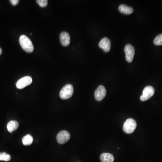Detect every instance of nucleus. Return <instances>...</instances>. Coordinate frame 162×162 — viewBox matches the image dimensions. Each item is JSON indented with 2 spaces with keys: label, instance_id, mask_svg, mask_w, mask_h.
<instances>
[{
  "label": "nucleus",
  "instance_id": "f257e3e1",
  "mask_svg": "<svg viewBox=\"0 0 162 162\" xmlns=\"http://www.w3.org/2000/svg\"><path fill=\"white\" fill-rule=\"evenodd\" d=\"M20 43L22 48L27 52H32L34 50L32 42L26 35H22L20 37Z\"/></svg>",
  "mask_w": 162,
  "mask_h": 162
},
{
  "label": "nucleus",
  "instance_id": "f03ea898",
  "mask_svg": "<svg viewBox=\"0 0 162 162\" xmlns=\"http://www.w3.org/2000/svg\"><path fill=\"white\" fill-rule=\"evenodd\" d=\"M74 93V88L71 84L64 86L60 91L59 96L63 100H66L72 97Z\"/></svg>",
  "mask_w": 162,
  "mask_h": 162
},
{
  "label": "nucleus",
  "instance_id": "7ed1b4c3",
  "mask_svg": "<svg viewBox=\"0 0 162 162\" xmlns=\"http://www.w3.org/2000/svg\"><path fill=\"white\" fill-rule=\"evenodd\" d=\"M137 122L132 118H128L123 124V130L127 134H130L134 132L136 127Z\"/></svg>",
  "mask_w": 162,
  "mask_h": 162
},
{
  "label": "nucleus",
  "instance_id": "20e7f679",
  "mask_svg": "<svg viewBox=\"0 0 162 162\" xmlns=\"http://www.w3.org/2000/svg\"><path fill=\"white\" fill-rule=\"evenodd\" d=\"M154 93V89L153 87L151 86H146L143 91V94L141 96L140 99L141 101H146L152 97Z\"/></svg>",
  "mask_w": 162,
  "mask_h": 162
},
{
  "label": "nucleus",
  "instance_id": "39448f33",
  "mask_svg": "<svg viewBox=\"0 0 162 162\" xmlns=\"http://www.w3.org/2000/svg\"><path fill=\"white\" fill-rule=\"evenodd\" d=\"M124 52L125 53L127 61L129 63L132 62L135 54L134 47L130 44H127L124 47Z\"/></svg>",
  "mask_w": 162,
  "mask_h": 162
},
{
  "label": "nucleus",
  "instance_id": "423d86ee",
  "mask_svg": "<svg viewBox=\"0 0 162 162\" xmlns=\"http://www.w3.org/2000/svg\"><path fill=\"white\" fill-rule=\"evenodd\" d=\"M32 82V78L30 76H25L18 80L16 83V86L18 88L21 89L31 84Z\"/></svg>",
  "mask_w": 162,
  "mask_h": 162
},
{
  "label": "nucleus",
  "instance_id": "0eeeda50",
  "mask_svg": "<svg viewBox=\"0 0 162 162\" xmlns=\"http://www.w3.org/2000/svg\"><path fill=\"white\" fill-rule=\"evenodd\" d=\"M70 135L69 132L66 131H62L58 134L57 136V141L59 143L64 144L69 141Z\"/></svg>",
  "mask_w": 162,
  "mask_h": 162
},
{
  "label": "nucleus",
  "instance_id": "6e6552de",
  "mask_svg": "<svg viewBox=\"0 0 162 162\" xmlns=\"http://www.w3.org/2000/svg\"><path fill=\"white\" fill-rule=\"evenodd\" d=\"M106 94V90L103 85L99 86L95 92V97L97 101H101Z\"/></svg>",
  "mask_w": 162,
  "mask_h": 162
},
{
  "label": "nucleus",
  "instance_id": "1a4fd4ad",
  "mask_svg": "<svg viewBox=\"0 0 162 162\" xmlns=\"http://www.w3.org/2000/svg\"><path fill=\"white\" fill-rule=\"evenodd\" d=\"M99 47L102 49L105 52H108L111 48V42L107 37H104L100 40L99 44Z\"/></svg>",
  "mask_w": 162,
  "mask_h": 162
},
{
  "label": "nucleus",
  "instance_id": "9d476101",
  "mask_svg": "<svg viewBox=\"0 0 162 162\" xmlns=\"http://www.w3.org/2000/svg\"><path fill=\"white\" fill-rule=\"evenodd\" d=\"M60 43L64 47H67L70 44V37L69 34L66 32H63L60 34Z\"/></svg>",
  "mask_w": 162,
  "mask_h": 162
},
{
  "label": "nucleus",
  "instance_id": "9b49d317",
  "mask_svg": "<svg viewBox=\"0 0 162 162\" xmlns=\"http://www.w3.org/2000/svg\"><path fill=\"white\" fill-rule=\"evenodd\" d=\"M118 9L121 13L125 15H130L132 14L133 12V9L132 7L124 4L121 5Z\"/></svg>",
  "mask_w": 162,
  "mask_h": 162
},
{
  "label": "nucleus",
  "instance_id": "f8f14e48",
  "mask_svg": "<svg viewBox=\"0 0 162 162\" xmlns=\"http://www.w3.org/2000/svg\"><path fill=\"white\" fill-rule=\"evenodd\" d=\"M100 159L102 162H114V157L111 154L104 153L100 155Z\"/></svg>",
  "mask_w": 162,
  "mask_h": 162
},
{
  "label": "nucleus",
  "instance_id": "ddd939ff",
  "mask_svg": "<svg viewBox=\"0 0 162 162\" xmlns=\"http://www.w3.org/2000/svg\"><path fill=\"white\" fill-rule=\"evenodd\" d=\"M18 127V123L16 121H11L8 122L7 125V130L10 132H12L17 129Z\"/></svg>",
  "mask_w": 162,
  "mask_h": 162
},
{
  "label": "nucleus",
  "instance_id": "4468645a",
  "mask_svg": "<svg viewBox=\"0 0 162 162\" xmlns=\"http://www.w3.org/2000/svg\"><path fill=\"white\" fill-rule=\"evenodd\" d=\"M33 142V138L32 136L28 134L26 136H24L22 139L23 144L24 146H28L32 144Z\"/></svg>",
  "mask_w": 162,
  "mask_h": 162
},
{
  "label": "nucleus",
  "instance_id": "2eb2a0df",
  "mask_svg": "<svg viewBox=\"0 0 162 162\" xmlns=\"http://www.w3.org/2000/svg\"><path fill=\"white\" fill-rule=\"evenodd\" d=\"M11 159V156L6 153H0V160L1 161H9Z\"/></svg>",
  "mask_w": 162,
  "mask_h": 162
},
{
  "label": "nucleus",
  "instance_id": "dca6fc26",
  "mask_svg": "<svg viewBox=\"0 0 162 162\" xmlns=\"http://www.w3.org/2000/svg\"><path fill=\"white\" fill-rule=\"evenodd\" d=\"M154 43L157 46L162 45V34H159L155 37L154 41Z\"/></svg>",
  "mask_w": 162,
  "mask_h": 162
},
{
  "label": "nucleus",
  "instance_id": "f3484780",
  "mask_svg": "<svg viewBox=\"0 0 162 162\" xmlns=\"http://www.w3.org/2000/svg\"><path fill=\"white\" fill-rule=\"evenodd\" d=\"M36 1L41 7H46L47 5V0H37Z\"/></svg>",
  "mask_w": 162,
  "mask_h": 162
},
{
  "label": "nucleus",
  "instance_id": "a211bd4d",
  "mask_svg": "<svg viewBox=\"0 0 162 162\" xmlns=\"http://www.w3.org/2000/svg\"><path fill=\"white\" fill-rule=\"evenodd\" d=\"M10 1L12 5H13V6H16L18 4L20 1L19 0H11Z\"/></svg>",
  "mask_w": 162,
  "mask_h": 162
},
{
  "label": "nucleus",
  "instance_id": "6ab92c4d",
  "mask_svg": "<svg viewBox=\"0 0 162 162\" xmlns=\"http://www.w3.org/2000/svg\"><path fill=\"white\" fill-rule=\"evenodd\" d=\"M2 49H1V48H0V55L2 54Z\"/></svg>",
  "mask_w": 162,
  "mask_h": 162
}]
</instances>
